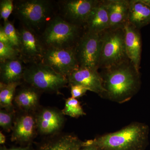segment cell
I'll return each mask as SVG.
<instances>
[{"label":"cell","instance_id":"6da1fadb","mask_svg":"<svg viewBox=\"0 0 150 150\" xmlns=\"http://www.w3.org/2000/svg\"><path fill=\"white\" fill-rule=\"evenodd\" d=\"M100 74L105 90L103 98L123 103L130 100L139 91L140 71L130 60L103 69Z\"/></svg>","mask_w":150,"mask_h":150},{"label":"cell","instance_id":"7a4b0ae2","mask_svg":"<svg viewBox=\"0 0 150 150\" xmlns=\"http://www.w3.org/2000/svg\"><path fill=\"white\" fill-rule=\"evenodd\" d=\"M149 132L146 124L133 122L119 131L85 142L100 150H144L149 144Z\"/></svg>","mask_w":150,"mask_h":150},{"label":"cell","instance_id":"3957f363","mask_svg":"<svg viewBox=\"0 0 150 150\" xmlns=\"http://www.w3.org/2000/svg\"><path fill=\"white\" fill-rule=\"evenodd\" d=\"M14 16L19 23L38 35L58 15L57 1L52 0L14 1Z\"/></svg>","mask_w":150,"mask_h":150},{"label":"cell","instance_id":"277c9868","mask_svg":"<svg viewBox=\"0 0 150 150\" xmlns=\"http://www.w3.org/2000/svg\"><path fill=\"white\" fill-rule=\"evenodd\" d=\"M85 29L66 21L59 15L51 19L39 35L45 49H74Z\"/></svg>","mask_w":150,"mask_h":150},{"label":"cell","instance_id":"5b68a950","mask_svg":"<svg viewBox=\"0 0 150 150\" xmlns=\"http://www.w3.org/2000/svg\"><path fill=\"white\" fill-rule=\"evenodd\" d=\"M23 81L41 92L58 93L69 84L68 79L42 62L26 65Z\"/></svg>","mask_w":150,"mask_h":150},{"label":"cell","instance_id":"8992f818","mask_svg":"<svg viewBox=\"0 0 150 150\" xmlns=\"http://www.w3.org/2000/svg\"><path fill=\"white\" fill-rule=\"evenodd\" d=\"M128 60L123 27L109 28L102 32L99 69H107Z\"/></svg>","mask_w":150,"mask_h":150},{"label":"cell","instance_id":"52a82bcc","mask_svg":"<svg viewBox=\"0 0 150 150\" xmlns=\"http://www.w3.org/2000/svg\"><path fill=\"white\" fill-rule=\"evenodd\" d=\"M102 33L85 30L74 50L79 67L99 69Z\"/></svg>","mask_w":150,"mask_h":150},{"label":"cell","instance_id":"ba28073f","mask_svg":"<svg viewBox=\"0 0 150 150\" xmlns=\"http://www.w3.org/2000/svg\"><path fill=\"white\" fill-rule=\"evenodd\" d=\"M20 59L26 65L41 62L45 48L39 35L19 23L18 28Z\"/></svg>","mask_w":150,"mask_h":150},{"label":"cell","instance_id":"9c48e42d","mask_svg":"<svg viewBox=\"0 0 150 150\" xmlns=\"http://www.w3.org/2000/svg\"><path fill=\"white\" fill-rule=\"evenodd\" d=\"M98 0H59L58 14L70 23L84 28L89 16Z\"/></svg>","mask_w":150,"mask_h":150},{"label":"cell","instance_id":"30bf717a","mask_svg":"<svg viewBox=\"0 0 150 150\" xmlns=\"http://www.w3.org/2000/svg\"><path fill=\"white\" fill-rule=\"evenodd\" d=\"M41 62L67 78L79 67L74 49H45Z\"/></svg>","mask_w":150,"mask_h":150},{"label":"cell","instance_id":"8fae6325","mask_svg":"<svg viewBox=\"0 0 150 150\" xmlns=\"http://www.w3.org/2000/svg\"><path fill=\"white\" fill-rule=\"evenodd\" d=\"M69 85L82 86L88 91L93 92L103 98L105 90L102 78L98 70L79 67L67 78Z\"/></svg>","mask_w":150,"mask_h":150},{"label":"cell","instance_id":"7c38bea8","mask_svg":"<svg viewBox=\"0 0 150 150\" xmlns=\"http://www.w3.org/2000/svg\"><path fill=\"white\" fill-rule=\"evenodd\" d=\"M36 129L35 116L24 112L15 118L11 140L21 143L29 142L35 136Z\"/></svg>","mask_w":150,"mask_h":150},{"label":"cell","instance_id":"4fadbf2b","mask_svg":"<svg viewBox=\"0 0 150 150\" xmlns=\"http://www.w3.org/2000/svg\"><path fill=\"white\" fill-rule=\"evenodd\" d=\"M125 43L128 59L139 71L142 51V41L140 30L127 22L123 26Z\"/></svg>","mask_w":150,"mask_h":150},{"label":"cell","instance_id":"5bb4252c","mask_svg":"<svg viewBox=\"0 0 150 150\" xmlns=\"http://www.w3.org/2000/svg\"><path fill=\"white\" fill-rule=\"evenodd\" d=\"M38 131L41 134L48 135L59 131L64 122L62 112L54 108H44L35 116Z\"/></svg>","mask_w":150,"mask_h":150},{"label":"cell","instance_id":"9a60e30c","mask_svg":"<svg viewBox=\"0 0 150 150\" xmlns=\"http://www.w3.org/2000/svg\"><path fill=\"white\" fill-rule=\"evenodd\" d=\"M109 18L105 1H100L91 11L85 24V30L102 33L109 29Z\"/></svg>","mask_w":150,"mask_h":150},{"label":"cell","instance_id":"2e32d148","mask_svg":"<svg viewBox=\"0 0 150 150\" xmlns=\"http://www.w3.org/2000/svg\"><path fill=\"white\" fill-rule=\"evenodd\" d=\"M128 22L140 29L150 24V0H130Z\"/></svg>","mask_w":150,"mask_h":150},{"label":"cell","instance_id":"e0dca14e","mask_svg":"<svg viewBox=\"0 0 150 150\" xmlns=\"http://www.w3.org/2000/svg\"><path fill=\"white\" fill-rule=\"evenodd\" d=\"M17 88L13 101L16 105L24 112H30L35 110L39 103L40 93L29 85Z\"/></svg>","mask_w":150,"mask_h":150},{"label":"cell","instance_id":"ac0fdd59","mask_svg":"<svg viewBox=\"0 0 150 150\" xmlns=\"http://www.w3.org/2000/svg\"><path fill=\"white\" fill-rule=\"evenodd\" d=\"M109 18V28L123 27L128 22L129 1H105Z\"/></svg>","mask_w":150,"mask_h":150},{"label":"cell","instance_id":"d6986e66","mask_svg":"<svg viewBox=\"0 0 150 150\" xmlns=\"http://www.w3.org/2000/svg\"><path fill=\"white\" fill-rule=\"evenodd\" d=\"M26 66L20 58L0 62L1 82H21Z\"/></svg>","mask_w":150,"mask_h":150},{"label":"cell","instance_id":"ffe728a7","mask_svg":"<svg viewBox=\"0 0 150 150\" xmlns=\"http://www.w3.org/2000/svg\"><path fill=\"white\" fill-rule=\"evenodd\" d=\"M84 142L73 135H66L46 142L39 150H76L80 149Z\"/></svg>","mask_w":150,"mask_h":150},{"label":"cell","instance_id":"44dd1931","mask_svg":"<svg viewBox=\"0 0 150 150\" xmlns=\"http://www.w3.org/2000/svg\"><path fill=\"white\" fill-rule=\"evenodd\" d=\"M21 82L4 83L0 82V105L1 108L7 110H13V102L17 88Z\"/></svg>","mask_w":150,"mask_h":150},{"label":"cell","instance_id":"7402d4cb","mask_svg":"<svg viewBox=\"0 0 150 150\" xmlns=\"http://www.w3.org/2000/svg\"><path fill=\"white\" fill-rule=\"evenodd\" d=\"M62 112L63 115L73 118H78L86 115L79 101L72 97L66 100L64 108Z\"/></svg>","mask_w":150,"mask_h":150},{"label":"cell","instance_id":"603a6c76","mask_svg":"<svg viewBox=\"0 0 150 150\" xmlns=\"http://www.w3.org/2000/svg\"><path fill=\"white\" fill-rule=\"evenodd\" d=\"M20 58L18 48L12 44L0 42V62Z\"/></svg>","mask_w":150,"mask_h":150},{"label":"cell","instance_id":"cb8c5ba5","mask_svg":"<svg viewBox=\"0 0 150 150\" xmlns=\"http://www.w3.org/2000/svg\"><path fill=\"white\" fill-rule=\"evenodd\" d=\"M14 111L1 109L0 111V126L5 131L10 132L12 130L14 122Z\"/></svg>","mask_w":150,"mask_h":150},{"label":"cell","instance_id":"d4e9b609","mask_svg":"<svg viewBox=\"0 0 150 150\" xmlns=\"http://www.w3.org/2000/svg\"><path fill=\"white\" fill-rule=\"evenodd\" d=\"M3 27L11 44L18 49L19 38L18 32L17 29L15 27L13 23L8 20L4 22Z\"/></svg>","mask_w":150,"mask_h":150},{"label":"cell","instance_id":"484cf974","mask_svg":"<svg viewBox=\"0 0 150 150\" xmlns=\"http://www.w3.org/2000/svg\"><path fill=\"white\" fill-rule=\"evenodd\" d=\"M14 1L1 0L0 1V16L4 22L8 20L10 16L13 13Z\"/></svg>","mask_w":150,"mask_h":150},{"label":"cell","instance_id":"4316f807","mask_svg":"<svg viewBox=\"0 0 150 150\" xmlns=\"http://www.w3.org/2000/svg\"><path fill=\"white\" fill-rule=\"evenodd\" d=\"M70 86L71 87V97L74 98H77L83 96L88 91L82 86L78 85H73Z\"/></svg>","mask_w":150,"mask_h":150},{"label":"cell","instance_id":"83f0119b","mask_svg":"<svg viewBox=\"0 0 150 150\" xmlns=\"http://www.w3.org/2000/svg\"><path fill=\"white\" fill-rule=\"evenodd\" d=\"M0 42L5 43L11 44L10 41L4 32L3 26L0 27Z\"/></svg>","mask_w":150,"mask_h":150},{"label":"cell","instance_id":"f1b7e54d","mask_svg":"<svg viewBox=\"0 0 150 150\" xmlns=\"http://www.w3.org/2000/svg\"><path fill=\"white\" fill-rule=\"evenodd\" d=\"M80 150H100L96 146L92 144H86L85 142H84V146Z\"/></svg>","mask_w":150,"mask_h":150},{"label":"cell","instance_id":"f546056e","mask_svg":"<svg viewBox=\"0 0 150 150\" xmlns=\"http://www.w3.org/2000/svg\"><path fill=\"white\" fill-rule=\"evenodd\" d=\"M1 150H31V149L29 146L23 148H11V149H7L6 147L4 146L1 148Z\"/></svg>","mask_w":150,"mask_h":150},{"label":"cell","instance_id":"4dcf8cb0","mask_svg":"<svg viewBox=\"0 0 150 150\" xmlns=\"http://www.w3.org/2000/svg\"><path fill=\"white\" fill-rule=\"evenodd\" d=\"M6 138L5 136L3 134L1 131L0 132V144H4L5 143Z\"/></svg>","mask_w":150,"mask_h":150},{"label":"cell","instance_id":"1f68e13d","mask_svg":"<svg viewBox=\"0 0 150 150\" xmlns=\"http://www.w3.org/2000/svg\"><path fill=\"white\" fill-rule=\"evenodd\" d=\"M80 149H78V150H80Z\"/></svg>","mask_w":150,"mask_h":150}]
</instances>
